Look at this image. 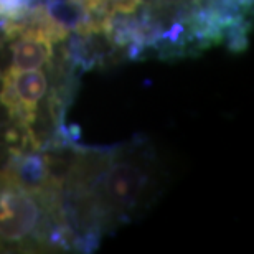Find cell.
I'll return each mask as SVG.
<instances>
[{"label": "cell", "instance_id": "1", "mask_svg": "<svg viewBox=\"0 0 254 254\" xmlns=\"http://www.w3.org/2000/svg\"><path fill=\"white\" fill-rule=\"evenodd\" d=\"M155 167L144 150L124 147L114 152H78L62 187L71 198L74 220L84 230L103 231L140 210L154 195Z\"/></svg>", "mask_w": 254, "mask_h": 254}, {"label": "cell", "instance_id": "2", "mask_svg": "<svg viewBox=\"0 0 254 254\" xmlns=\"http://www.w3.org/2000/svg\"><path fill=\"white\" fill-rule=\"evenodd\" d=\"M63 226L62 193L30 185L15 170L0 172V251L63 246Z\"/></svg>", "mask_w": 254, "mask_h": 254}, {"label": "cell", "instance_id": "3", "mask_svg": "<svg viewBox=\"0 0 254 254\" xmlns=\"http://www.w3.org/2000/svg\"><path fill=\"white\" fill-rule=\"evenodd\" d=\"M48 88V71L45 68H10L2 79L0 103L7 108L10 119L23 127L25 140L32 149L38 147L33 137V124L38 119L40 103L47 96Z\"/></svg>", "mask_w": 254, "mask_h": 254}, {"label": "cell", "instance_id": "4", "mask_svg": "<svg viewBox=\"0 0 254 254\" xmlns=\"http://www.w3.org/2000/svg\"><path fill=\"white\" fill-rule=\"evenodd\" d=\"M86 7V12H96V13H103L106 10L109 12H124L130 13L134 10L139 8L140 0H81Z\"/></svg>", "mask_w": 254, "mask_h": 254}]
</instances>
